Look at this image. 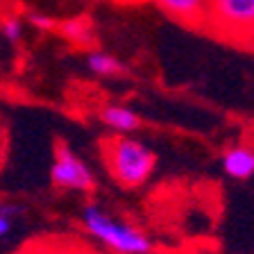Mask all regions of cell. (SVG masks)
Returning <instances> with one entry per match:
<instances>
[{
	"instance_id": "obj_1",
	"label": "cell",
	"mask_w": 254,
	"mask_h": 254,
	"mask_svg": "<svg viewBox=\"0 0 254 254\" xmlns=\"http://www.w3.org/2000/svg\"><path fill=\"white\" fill-rule=\"evenodd\" d=\"M102 161L123 189H141L152 177L157 157L143 141L129 134H114L102 141Z\"/></svg>"
},
{
	"instance_id": "obj_2",
	"label": "cell",
	"mask_w": 254,
	"mask_h": 254,
	"mask_svg": "<svg viewBox=\"0 0 254 254\" xmlns=\"http://www.w3.org/2000/svg\"><path fill=\"white\" fill-rule=\"evenodd\" d=\"M79 222L89 236L100 241L116 254H150L152 241L148 234H143L132 222H125L109 213L105 206L86 202L79 211Z\"/></svg>"
},
{
	"instance_id": "obj_3",
	"label": "cell",
	"mask_w": 254,
	"mask_h": 254,
	"mask_svg": "<svg viewBox=\"0 0 254 254\" xmlns=\"http://www.w3.org/2000/svg\"><path fill=\"white\" fill-rule=\"evenodd\" d=\"M50 182L59 190H75V193H93L95 177L91 168L79 159L66 143H57L50 166Z\"/></svg>"
},
{
	"instance_id": "obj_4",
	"label": "cell",
	"mask_w": 254,
	"mask_h": 254,
	"mask_svg": "<svg viewBox=\"0 0 254 254\" xmlns=\"http://www.w3.org/2000/svg\"><path fill=\"white\" fill-rule=\"evenodd\" d=\"M206 21L229 37L254 34V0H206Z\"/></svg>"
},
{
	"instance_id": "obj_5",
	"label": "cell",
	"mask_w": 254,
	"mask_h": 254,
	"mask_svg": "<svg viewBox=\"0 0 254 254\" xmlns=\"http://www.w3.org/2000/svg\"><path fill=\"white\" fill-rule=\"evenodd\" d=\"M220 164L227 177L238 182H248L254 177V150L250 145L227 148L220 159Z\"/></svg>"
},
{
	"instance_id": "obj_6",
	"label": "cell",
	"mask_w": 254,
	"mask_h": 254,
	"mask_svg": "<svg viewBox=\"0 0 254 254\" xmlns=\"http://www.w3.org/2000/svg\"><path fill=\"white\" fill-rule=\"evenodd\" d=\"M100 121L105 127H109L114 134H132L141 127V118L138 114L127 105H118V102H109L100 109Z\"/></svg>"
},
{
	"instance_id": "obj_7",
	"label": "cell",
	"mask_w": 254,
	"mask_h": 254,
	"mask_svg": "<svg viewBox=\"0 0 254 254\" xmlns=\"http://www.w3.org/2000/svg\"><path fill=\"white\" fill-rule=\"evenodd\" d=\"M159 9L180 23H197L206 21V0H152Z\"/></svg>"
},
{
	"instance_id": "obj_8",
	"label": "cell",
	"mask_w": 254,
	"mask_h": 254,
	"mask_svg": "<svg viewBox=\"0 0 254 254\" xmlns=\"http://www.w3.org/2000/svg\"><path fill=\"white\" fill-rule=\"evenodd\" d=\"M86 68L95 77H121L125 73V64L107 50H89L86 53Z\"/></svg>"
},
{
	"instance_id": "obj_9",
	"label": "cell",
	"mask_w": 254,
	"mask_h": 254,
	"mask_svg": "<svg viewBox=\"0 0 254 254\" xmlns=\"http://www.w3.org/2000/svg\"><path fill=\"white\" fill-rule=\"evenodd\" d=\"M57 30L62 32L64 39H68V41L75 43V46L89 48L91 43H93V39H95L93 25H91V18H86V16H77V18H66V21L59 23Z\"/></svg>"
},
{
	"instance_id": "obj_10",
	"label": "cell",
	"mask_w": 254,
	"mask_h": 254,
	"mask_svg": "<svg viewBox=\"0 0 254 254\" xmlns=\"http://www.w3.org/2000/svg\"><path fill=\"white\" fill-rule=\"evenodd\" d=\"M21 213V209L9 202H0V243L9 236L11 227H14V218Z\"/></svg>"
},
{
	"instance_id": "obj_11",
	"label": "cell",
	"mask_w": 254,
	"mask_h": 254,
	"mask_svg": "<svg viewBox=\"0 0 254 254\" xmlns=\"http://www.w3.org/2000/svg\"><path fill=\"white\" fill-rule=\"evenodd\" d=\"M0 32L9 43H18L23 39V21L18 16H7L0 23Z\"/></svg>"
},
{
	"instance_id": "obj_12",
	"label": "cell",
	"mask_w": 254,
	"mask_h": 254,
	"mask_svg": "<svg viewBox=\"0 0 254 254\" xmlns=\"http://www.w3.org/2000/svg\"><path fill=\"white\" fill-rule=\"evenodd\" d=\"M27 21H30L32 27H37V30H41V32H53L55 27H59L53 16L43 14V11H30V14H27Z\"/></svg>"
},
{
	"instance_id": "obj_13",
	"label": "cell",
	"mask_w": 254,
	"mask_h": 254,
	"mask_svg": "<svg viewBox=\"0 0 254 254\" xmlns=\"http://www.w3.org/2000/svg\"><path fill=\"white\" fill-rule=\"evenodd\" d=\"M43 254H93L89 250H84L82 245H75V243H50V248L46 250Z\"/></svg>"
},
{
	"instance_id": "obj_14",
	"label": "cell",
	"mask_w": 254,
	"mask_h": 254,
	"mask_svg": "<svg viewBox=\"0 0 254 254\" xmlns=\"http://www.w3.org/2000/svg\"><path fill=\"white\" fill-rule=\"evenodd\" d=\"M5 159H7V136H5V129L0 125V170L5 166Z\"/></svg>"
}]
</instances>
